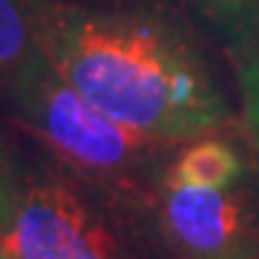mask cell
<instances>
[{"mask_svg": "<svg viewBox=\"0 0 259 259\" xmlns=\"http://www.w3.org/2000/svg\"><path fill=\"white\" fill-rule=\"evenodd\" d=\"M12 144H15V133L6 121L0 118V190H3V182H6V173H9V158H12Z\"/></svg>", "mask_w": 259, "mask_h": 259, "instance_id": "obj_9", "label": "cell"}, {"mask_svg": "<svg viewBox=\"0 0 259 259\" xmlns=\"http://www.w3.org/2000/svg\"><path fill=\"white\" fill-rule=\"evenodd\" d=\"M239 66V118L259 158V40L236 61Z\"/></svg>", "mask_w": 259, "mask_h": 259, "instance_id": "obj_8", "label": "cell"}, {"mask_svg": "<svg viewBox=\"0 0 259 259\" xmlns=\"http://www.w3.org/2000/svg\"><path fill=\"white\" fill-rule=\"evenodd\" d=\"M0 248L12 259H170L144 202L83 182L18 133L0 190Z\"/></svg>", "mask_w": 259, "mask_h": 259, "instance_id": "obj_2", "label": "cell"}, {"mask_svg": "<svg viewBox=\"0 0 259 259\" xmlns=\"http://www.w3.org/2000/svg\"><path fill=\"white\" fill-rule=\"evenodd\" d=\"M161 179L187 187H233L248 182V158L233 141L213 133L176 144Z\"/></svg>", "mask_w": 259, "mask_h": 259, "instance_id": "obj_5", "label": "cell"}, {"mask_svg": "<svg viewBox=\"0 0 259 259\" xmlns=\"http://www.w3.org/2000/svg\"><path fill=\"white\" fill-rule=\"evenodd\" d=\"M144 210L170 259H253L259 253V210L248 182L187 187L158 179Z\"/></svg>", "mask_w": 259, "mask_h": 259, "instance_id": "obj_4", "label": "cell"}, {"mask_svg": "<svg viewBox=\"0 0 259 259\" xmlns=\"http://www.w3.org/2000/svg\"><path fill=\"white\" fill-rule=\"evenodd\" d=\"M40 55L37 0H0V101Z\"/></svg>", "mask_w": 259, "mask_h": 259, "instance_id": "obj_7", "label": "cell"}, {"mask_svg": "<svg viewBox=\"0 0 259 259\" xmlns=\"http://www.w3.org/2000/svg\"><path fill=\"white\" fill-rule=\"evenodd\" d=\"M170 3L239 61L259 40V0H153Z\"/></svg>", "mask_w": 259, "mask_h": 259, "instance_id": "obj_6", "label": "cell"}, {"mask_svg": "<svg viewBox=\"0 0 259 259\" xmlns=\"http://www.w3.org/2000/svg\"><path fill=\"white\" fill-rule=\"evenodd\" d=\"M0 259H12V256H9V253H6L3 248H0Z\"/></svg>", "mask_w": 259, "mask_h": 259, "instance_id": "obj_10", "label": "cell"}, {"mask_svg": "<svg viewBox=\"0 0 259 259\" xmlns=\"http://www.w3.org/2000/svg\"><path fill=\"white\" fill-rule=\"evenodd\" d=\"M40 52L98 110L167 144L222 133L231 101L196 23L153 0H37Z\"/></svg>", "mask_w": 259, "mask_h": 259, "instance_id": "obj_1", "label": "cell"}, {"mask_svg": "<svg viewBox=\"0 0 259 259\" xmlns=\"http://www.w3.org/2000/svg\"><path fill=\"white\" fill-rule=\"evenodd\" d=\"M253 259H259V253H256V256H253Z\"/></svg>", "mask_w": 259, "mask_h": 259, "instance_id": "obj_11", "label": "cell"}, {"mask_svg": "<svg viewBox=\"0 0 259 259\" xmlns=\"http://www.w3.org/2000/svg\"><path fill=\"white\" fill-rule=\"evenodd\" d=\"M0 118L83 182L133 202L150 196L176 147L98 110L44 55L0 101Z\"/></svg>", "mask_w": 259, "mask_h": 259, "instance_id": "obj_3", "label": "cell"}]
</instances>
